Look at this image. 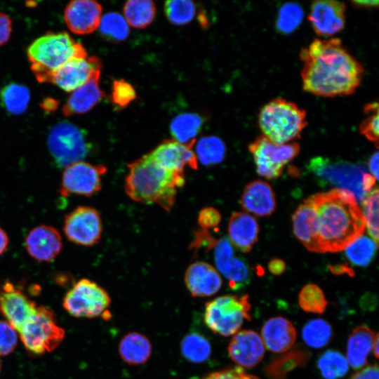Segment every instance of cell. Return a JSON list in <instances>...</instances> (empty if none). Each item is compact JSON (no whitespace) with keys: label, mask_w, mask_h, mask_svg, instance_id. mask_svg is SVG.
Segmentation results:
<instances>
[{"label":"cell","mask_w":379,"mask_h":379,"mask_svg":"<svg viewBox=\"0 0 379 379\" xmlns=\"http://www.w3.org/2000/svg\"><path fill=\"white\" fill-rule=\"evenodd\" d=\"M300 57L302 88L316 95L352 94L364 74L363 66L339 39H315L301 50Z\"/></svg>","instance_id":"1"},{"label":"cell","mask_w":379,"mask_h":379,"mask_svg":"<svg viewBox=\"0 0 379 379\" xmlns=\"http://www.w3.org/2000/svg\"><path fill=\"white\" fill-rule=\"evenodd\" d=\"M308 198L315 212L318 253L341 251L362 235L365 221L352 192L335 188Z\"/></svg>","instance_id":"2"},{"label":"cell","mask_w":379,"mask_h":379,"mask_svg":"<svg viewBox=\"0 0 379 379\" xmlns=\"http://www.w3.org/2000/svg\"><path fill=\"white\" fill-rule=\"evenodd\" d=\"M128 168L124 187L132 200L155 204L167 211L172 208L178 189L185 184V174L165 168L149 153L129 164Z\"/></svg>","instance_id":"3"},{"label":"cell","mask_w":379,"mask_h":379,"mask_svg":"<svg viewBox=\"0 0 379 379\" xmlns=\"http://www.w3.org/2000/svg\"><path fill=\"white\" fill-rule=\"evenodd\" d=\"M27 55L31 70L41 83H48L52 74L68 61L87 57L84 46L65 32H48L37 38Z\"/></svg>","instance_id":"4"},{"label":"cell","mask_w":379,"mask_h":379,"mask_svg":"<svg viewBox=\"0 0 379 379\" xmlns=\"http://www.w3.org/2000/svg\"><path fill=\"white\" fill-rule=\"evenodd\" d=\"M306 117V112L295 103L276 98L261 108L258 124L263 136L276 145H283L300 138L307 124Z\"/></svg>","instance_id":"5"},{"label":"cell","mask_w":379,"mask_h":379,"mask_svg":"<svg viewBox=\"0 0 379 379\" xmlns=\"http://www.w3.org/2000/svg\"><path fill=\"white\" fill-rule=\"evenodd\" d=\"M251 304L248 295H226L208 301L204 321L213 333L227 337L237 333L244 320L250 321Z\"/></svg>","instance_id":"6"},{"label":"cell","mask_w":379,"mask_h":379,"mask_svg":"<svg viewBox=\"0 0 379 379\" xmlns=\"http://www.w3.org/2000/svg\"><path fill=\"white\" fill-rule=\"evenodd\" d=\"M18 333L26 350L31 354L39 355L57 348L63 340L65 332L58 324L51 309L38 306L36 312Z\"/></svg>","instance_id":"7"},{"label":"cell","mask_w":379,"mask_h":379,"mask_svg":"<svg viewBox=\"0 0 379 379\" xmlns=\"http://www.w3.org/2000/svg\"><path fill=\"white\" fill-rule=\"evenodd\" d=\"M47 143L53 161L59 168L83 161L91 149L85 132L68 121H60L51 128Z\"/></svg>","instance_id":"8"},{"label":"cell","mask_w":379,"mask_h":379,"mask_svg":"<svg viewBox=\"0 0 379 379\" xmlns=\"http://www.w3.org/2000/svg\"><path fill=\"white\" fill-rule=\"evenodd\" d=\"M309 168L323 184L348 190L361 202L366 197L362 188V177L366 173L363 165L319 157L310 160Z\"/></svg>","instance_id":"9"},{"label":"cell","mask_w":379,"mask_h":379,"mask_svg":"<svg viewBox=\"0 0 379 379\" xmlns=\"http://www.w3.org/2000/svg\"><path fill=\"white\" fill-rule=\"evenodd\" d=\"M111 305L108 293L88 279L77 281L65 294L62 305L78 318H95L104 315Z\"/></svg>","instance_id":"10"},{"label":"cell","mask_w":379,"mask_h":379,"mask_svg":"<svg viewBox=\"0 0 379 379\" xmlns=\"http://www.w3.org/2000/svg\"><path fill=\"white\" fill-rule=\"evenodd\" d=\"M248 149L257 173L267 179L279 177L284 166L300 152V145L296 142L276 145L263 135L250 143Z\"/></svg>","instance_id":"11"},{"label":"cell","mask_w":379,"mask_h":379,"mask_svg":"<svg viewBox=\"0 0 379 379\" xmlns=\"http://www.w3.org/2000/svg\"><path fill=\"white\" fill-rule=\"evenodd\" d=\"M104 165L92 164L84 161L73 163L64 168L59 193L89 197L98 192L102 187V177L106 173Z\"/></svg>","instance_id":"12"},{"label":"cell","mask_w":379,"mask_h":379,"mask_svg":"<svg viewBox=\"0 0 379 379\" xmlns=\"http://www.w3.org/2000/svg\"><path fill=\"white\" fill-rule=\"evenodd\" d=\"M63 232L69 241L77 245L93 246L102 237L100 214L94 208L78 206L65 215Z\"/></svg>","instance_id":"13"},{"label":"cell","mask_w":379,"mask_h":379,"mask_svg":"<svg viewBox=\"0 0 379 379\" xmlns=\"http://www.w3.org/2000/svg\"><path fill=\"white\" fill-rule=\"evenodd\" d=\"M38 306L11 281H5L0 288V312L17 332L36 312Z\"/></svg>","instance_id":"14"},{"label":"cell","mask_w":379,"mask_h":379,"mask_svg":"<svg viewBox=\"0 0 379 379\" xmlns=\"http://www.w3.org/2000/svg\"><path fill=\"white\" fill-rule=\"evenodd\" d=\"M101 62L95 56L72 59L54 72L48 83L66 92H72L100 72Z\"/></svg>","instance_id":"15"},{"label":"cell","mask_w":379,"mask_h":379,"mask_svg":"<svg viewBox=\"0 0 379 379\" xmlns=\"http://www.w3.org/2000/svg\"><path fill=\"white\" fill-rule=\"evenodd\" d=\"M346 6L337 1H314L308 15L312 27L319 36H329L340 32L345 24Z\"/></svg>","instance_id":"16"},{"label":"cell","mask_w":379,"mask_h":379,"mask_svg":"<svg viewBox=\"0 0 379 379\" xmlns=\"http://www.w3.org/2000/svg\"><path fill=\"white\" fill-rule=\"evenodd\" d=\"M214 260L219 272L229 281L232 289L246 285L251 277L247 264L234 255L230 240L222 238L214 246Z\"/></svg>","instance_id":"17"},{"label":"cell","mask_w":379,"mask_h":379,"mask_svg":"<svg viewBox=\"0 0 379 379\" xmlns=\"http://www.w3.org/2000/svg\"><path fill=\"white\" fill-rule=\"evenodd\" d=\"M27 253L39 262H51L61 252L62 239L54 227L40 225L32 228L25 239Z\"/></svg>","instance_id":"18"},{"label":"cell","mask_w":379,"mask_h":379,"mask_svg":"<svg viewBox=\"0 0 379 379\" xmlns=\"http://www.w3.org/2000/svg\"><path fill=\"white\" fill-rule=\"evenodd\" d=\"M149 154L159 164L175 173L184 174L186 166L192 169H197L198 166V159L192 147L173 139L163 141Z\"/></svg>","instance_id":"19"},{"label":"cell","mask_w":379,"mask_h":379,"mask_svg":"<svg viewBox=\"0 0 379 379\" xmlns=\"http://www.w3.org/2000/svg\"><path fill=\"white\" fill-rule=\"evenodd\" d=\"M230 359L237 364L252 368L258 365L265 354V345L260 336L254 331L237 332L227 347Z\"/></svg>","instance_id":"20"},{"label":"cell","mask_w":379,"mask_h":379,"mask_svg":"<svg viewBox=\"0 0 379 379\" xmlns=\"http://www.w3.org/2000/svg\"><path fill=\"white\" fill-rule=\"evenodd\" d=\"M102 6L91 0H74L65 7L64 19L68 28L77 34L93 32L99 26Z\"/></svg>","instance_id":"21"},{"label":"cell","mask_w":379,"mask_h":379,"mask_svg":"<svg viewBox=\"0 0 379 379\" xmlns=\"http://www.w3.org/2000/svg\"><path fill=\"white\" fill-rule=\"evenodd\" d=\"M185 283L192 297H209L216 293L222 286V279L217 270L204 261L191 264L185 274Z\"/></svg>","instance_id":"22"},{"label":"cell","mask_w":379,"mask_h":379,"mask_svg":"<svg viewBox=\"0 0 379 379\" xmlns=\"http://www.w3.org/2000/svg\"><path fill=\"white\" fill-rule=\"evenodd\" d=\"M262 340L270 351L285 352L290 350L296 339V331L293 324L283 317H274L267 320L261 329Z\"/></svg>","instance_id":"23"},{"label":"cell","mask_w":379,"mask_h":379,"mask_svg":"<svg viewBox=\"0 0 379 379\" xmlns=\"http://www.w3.org/2000/svg\"><path fill=\"white\" fill-rule=\"evenodd\" d=\"M240 204L247 212L258 216H268L276 208L275 194L268 183L254 180L244 188Z\"/></svg>","instance_id":"24"},{"label":"cell","mask_w":379,"mask_h":379,"mask_svg":"<svg viewBox=\"0 0 379 379\" xmlns=\"http://www.w3.org/2000/svg\"><path fill=\"white\" fill-rule=\"evenodd\" d=\"M100 72L95 74L87 82L71 93L62 109L66 117L90 111L103 98L105 93L99 86Z\"/></svg>","instance_id":"25"},{"label":"cell","mask_w":379,"mask_h":379,"mask_svg":"<svg viewBox=\"0 0 379 379\" xmlns=\"http://www.w3.org/2000/svg\"><path fill=\"white\" fill-rule=\"evenodd\" d=\"M258 224L253 216L242 212L232 214L228 223V239L239 251L249 252L258 240Z\"/></svg>","instance_id":"26"},{"label":"cell","mask_w":379,"mask_h":379,"mask_svg":"<svg viewBox=\"0 0 379 379\" xmlns=\"http://www.w3.org/2000/svg\"><path fill=\"white\" fill-rule=\"evenodd\" d=\"M375 334L368 326L355 327L349 335L347 344V361L354 369L364 368L372 350Z\"/></svg>","instance_id":"27"},{"label":"cell","mask_w":379,"mask_h":379,"mask_svg":"<svg viewBox=\"0 0 379 379\" xmlns=\"http://www.w3.org/2000/svg\"><path fill=\"white\" fill-rule=\"evenodd\" d=\"M293 232L305 247L310 251L318 253L316 241L315 212L307 198L293 215Z\"/></svg>","instance_id":"28"},{"label":"cell","mask_w":379,"mask_h":379,"mask_svg":"<svg viewBox=\"0 0 379 379\" xmlns=\"http://www.w3.org/2000/svg\"><path fill=\"white\" fill-rule=\"evenodd\" d=\"M118 350L124 362L138 366L148 361L152 354V347L145 335L138 332H129L121 339Z\"/></svg>","instance_id":"29"},{"label":"cell","mask_w":379,"mask_h":379,"mask_svg":"<svg viewBox=\"0 0 379 379\" xmlns=\"http://www.w3.org/2000/svg\"><path fill=\"white\" fill-rule=\"evenodd\" d=\"M309 359L307 350L297 347L272 360L265 372L269 379H285L291 371L304 366Z\"/></svg>","instance_id":"30"},{"label":"cell","mask_w":379,"mask_h":379,"mask_svg":"<svg viewBox=\"0 0 379 379\" xmlns=\"http://www.w3.org/2000/svg\"><path fill=\"white\" fill-rule=\"evenodd\" d=\"M203 123V118L196 113L188 112L178 115L171 124V132L173 140L193 147L195 138Z\"/></svg>","instance_id":"31"},{"label":"cell","mask_w":379,"mask_h":379,"mask_svg":"<svg viewBox=\"0 0 379 379\" xmlns=\"http://www.w3.org/2000/svg\"><path fill=\"white\" fill-rule=\"evenodd\" d=\"M29 100V90L22 84L10 83L0 91L2 107L13 115L24 113L28 107Z\"/></svg>","instance_id":"32"},{"label":"cell","mask_w":379,"mask_h":379,"mask_svg":"<svg viewBox=\"0 0 379 379\" xmlns=\"http://www.w3.org/2000/svg\"><path fill=\"white\" fill-rule=\"evenodd\" d=\"M123 11L128 24L134 28H144L154 20L156 6L149 0H131L125 4Z\"/></svg>","instance_id":"33"},{"label":"cell","mask_w":379,"mask_h":379,"mask_svg":"<svg viewBox=\"0 0 379 379\" xmlns=\"http://www.w3.org/2000/svg\"><path fill=\"white\" fill-rule=\"evenodd\" d=\"M180 350L185 359L195 364L205 361L211 354L209 342L198 333L186 335L181 341Z\"/></svg>","instance_id":"34"},{"label":"cell","mask_w":379,"mask_h":379,"mask_svg":"<svg viewBox=\"0 0 379 379\" xmlns=\"http://www.w3.org/2000/svg\"><path fill=\"white\" fill-rule=\"evenodd\" d=\"M225 145L222 140L215 136L204 137L196 146V156L206 166L221 163L225 157Z\"/></svg>","instance_id":"35"},{"label":"cell","mask_w":379,"mask_h":379,"mask_svg":"<svg viewBox=\"0 0 379 379\" xmlns=\"http://www.w3.org/2000/svg\"><path fill=\"white\" fill-rule=\"evenodd\" d=\"M317 367L325 379H338L347 373L349 364L343 354L330 350L319 357Z\"/></svg>","instance_id":"36"},{"label":"cell","mask_w":379,"mask_h":379,"mask_svg":"<svg viewBox=\"0 0 379 379\" xmlns=\"http://www.w3.org/2000/svg\"><path fill=\"white\" fill-rule=\"evenodd\" d=\"M333 335L331 326L325 320L314 319L309 321L303 327L302 336L305 343L313 348L326 346Z\"/></svg>","instance_id":"37"},{"label":"cell","mask_w":379,"mask_h":379,"mask_svg":"<svg viewBox=\"0 0 379 379\" xmlns=\"http://www.w3.org/2000/svg\"><path fill=\"white\" fill-rule=\"evenodd\" d=\"M377 247L372 239L361 235L346 248L345 255L352 264L364 267L372 261Z\"/></svg>","instance_id":"38"},{"label":"cell","mask_w":379,"mask_h":379,"mask_svg":"<svg viewBox=\"0 0 379 379\" xmlns=\"http://www.w3.org/2000/svg\"><path fill=\"white\" fill-rule=\"evenodd\" d=\"M98 27L101 35L109 41H123L129 34L128 24L125 18L114 12L105 15Z\"/></svg>","instance_id":"39"},{"label":"cell","mask_w":379,"mask_h":379,"mask_svg":"<svg viewBox=\"0 0 379 379\" xmlns=\"http://www.w3.org/2000/svg\"><path fill=\"white\" fill-rule=\"evenodd\" d=\"M300 307L305 312L322 314L327 306V300L323 291L316 284L305 285L298 295Z\"/></svg>","instance_id":"40"},{"label":"cell","mask_w":379,"mask_h":379,"mask_svg":"<svg viewBox=\"0 0 379 379\" xmlns=\"http://www.w3.org/2000/svg\"><path fill=\"white\" fill-rule=\"evenodd\" d=\"M378 189H373L364 198L363 217L368 232L378 245Z\"/></svg>","instance_id":"41"},{"label":"cell","mask_w":379,"mask_h":379,"mask_svg":"<svg viewBox=\"0 0 379 379\" xmlns=\"http://www.w3.org/2000/svg\"><path fill=\"white\" fill-rule=\"evenodd\" d=\"M303 10L296 3H286L279 9L276 26L279 32L289 34L293 32L301 23Z\"/></svg>","instance_id":"42"},{"label":"cell","mask_w":379,"mask_h":379,"mask_svg":"<svg viewBox=\"0 0 379 379\" xmlns=\"http://www.w3.org/2000/svg\"><path fill=\"white\" fill-rule=\"evenodd\" d=\"M164 11L168 20L177 25L189 23L196 13V6L191 1H168L165 3Z\"/></svg>","instance_id":"43"},{"label":"cell","mask_w":379,"mask_h":379,"mask_svg":"<svg viewBox=\"0 0 379 379\" xmlns=\"http://www.w3.org/2000/svg\"><path fill=\"white\" fill-rule=\"evenodd\" d=\"M364 112L367 117L360 124V133L368 140L378 145V104L371 102L367 104L364 107Z\"/></svg>","instance_id":"44"},{"label":"cell","mask_w":379,"mask_h":379,"mask_svg":"<svg viewBox=\"0 0 379 379\" xmlns=\"http://www.w3.org/2000/svg\"><path fill=\"white\" fill-rule=\"evenodd\" d=\"M136 98L131 84L124 79L114 80L112 84L111 100L118 107H125Z\"/></svg>","instance_id":"45"},{"label":"cell","mask_w":379,"mask_h":379,"mask_svg":"<svg viewBox=\"0 0 379 379\" xmlns=\"http://www.w3.org/2000/svg\"><path fill=\"white\" fill-rule=\"evenodd\" d=\"M18 343V332L6 321L0 320V357L12 353Z\"/></svg>","instance_id":"46"},{"label":"cell","mask_w":379,"mask_h":379,"mask_svg":"<svg viewBox=\"0 0 379 379\" xmlns=\"http://www.w3.org/2000/svg\"><path fill=\"white\" fill-rule=\"evenodd\" d=\"M220 213L213 207H205L202 208L198 215V224L201 229L208 230L215 228L221 221Z\"/></svg>","instance_id":"47"},{"label":"cell","mask_w":379,"mask_h":379,"mask_svg":"<svg viewBox=\"0 0 379 379\" xmlns=\"http://www.w3.org/2000/svg\"><path fill=\"white\" fill-rule=\"evenodd\" d=\"M201 379H259L246 373L241 367H234L210 373Z\"/></svg>","instance_id":"48"},{"label":"cell","mask_w":379,"mask_h":379,"mask_svg":"<svg viewBox=\"0 0 379 379\" xmlns=\"http://www.w3.org/2000/svg\"><path fill=\"white\" fill-rule=\"evenodd\" d=\"M195 233V238L192 243V248L197 250L205 248L208 251L215 246L218 240L211 235L208 230H200Z\"/></svg>","instance_id":"49"},{"label":"cell","mask_w":379,"mask_h":379,"mask_svg":"<svg viewBox=\"0 0 379 379\" xmlns=\"http://www.w3.org/2000/svg\"><path fill=\"white\" fill-rule=\"evenodd\" d=\"M11 19L6 13L0 12V46H2L8 41L11 34Z\"/></svg>","instance_id":"50"},{"label":"cell","mask_w":379,"mask_h":379,"mask_svg":"<svg viewBox=\"0 0 379 379\" xmlns=\"http://www.w3.org/2000/svg\"><path fill=\"white\" fill-rule=\"evenodd\" d=\"M351 379H379L377 364L366 366L354 373Z\"/></svg>","instance_id":"51"},{"label":"cell","mask_w":379,"mask_h":379,"mask_svg":"<svg viewBox=\"0 0 379 379\" xmlns=\"http://www.w3.org/2000/svg\"><path fill=\"white\" fill-rule=\"evenodd\" d=\"M285 268V262L279 258H274L271 260L268 264L270 272L274 275L281 274L284 272Z\"/></svg>","instance_id":"52"},{"label":"cell","mask_w":379,"mask_h":379,"mask_svg":"<svg viewBox=\"0 0 379 379\" xmlns=\"http://www.w3.org/2000/svg\"><path fill=\"white\" fill-rule=\"evenodd\" d=\"M375 178L368 173H364L362 177V188L365 193L370 192L375 183Z\"/></svg>","instance_id":"53"},{"label":"cell","mask_w":379,"mask_h":379,"mask_svg":"<svg viewBox=\"0 0 379 379\" xmlns=\"http://www.w3.org/2000/svg\"><path fill=\"white\" fill-rule=\"evenodd\" d=\"M378 152H375L368 161V168L375 180L378 178Z\"/></svg>","instance_id":"54"},{"label":"cell","mask_w":379,"mask_h":379,"mask_svg":"<svg viewBox=\"0 0 379 379\" xmlns=\"http://www.w3.org/2000/svg\"><path fill=\"white\" fill-rule=\"evenodd\" d=\"M330 270L335 274H347L350 276L354 275L353 270L347 265L339 264L333 266H329Z\"/></svg>","instance_id":"55"},{"label":"cell","mask_w":379,"mask_h":379,"mask_svg":"<svg viewBox=\"0 0 379 379\" xmlns=\"http://www.w3.org/2000/svg\"><path fill=\"white\" fill-rule=\"evenodd\" d=\"M9 239L6 232L0 226V255L4 253L8 246Z\"/></svg>","instance_id":"56"},{"label":"cell","mask_w":379,"mask_h":379,"mask_svg":"<svg viewBox=\"0 0 379 379\" xmlns=\"http://www.w3.org/2000/svg\"><path fill=\"white\" fill-rule=\"evenodd\" d=\"M58 105L57 100L47 98L43 100L41 107L46 112H52L54 111Z\"/></svg>","instance_id":"57"},{"label":"cell","mask_w":379,"mask_h":379,"mask_svg":"<svg viewBox=\"0 0 379 379\" xmlns=\"http://www.w3.org/2000/svg\"><path fill=\"white\" fill-rule=\"evenodd\" d=\"M353 4L357 7L361 8H373L377 7L378 5V1H354Z\"/></svg>","instance_id":"58"},{"label":"cell","mask_w":379,"mask_h":379,"mask_svg":"<svg viewBox=\"0 0 379 379\" xmlns=\"http://www.w3.org/2000/svg\"><path fill=\"white\" fill-rule=\"evenodd\" d=\"M378 345H379L378 333H376L374 340H373V347H372L373 354L376 359L378 358V348H379Z\"/></svg>","instance_id":"59"},{"label":"cell","mask_w":379,"mask_h":379,"mask_svg":"<svg viewBox=\"0 0 379 379\" xmlns=\"http://www.w3.org/2000/svg\"><path fill=\"white\" fill-rule=\"evenodd\" d=\"M1 361H0V372H1Z\"/></svg>","instance_id":"60"}]
</instances>
